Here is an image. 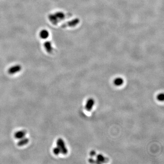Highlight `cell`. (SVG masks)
Listing matches in <instances>:
<instances>
[{
	"label": "cell",
	"mask_w": 164,
	"mask_h": 164,
	"mask_svg": "<svg viewBox=\"0 0 164 164\" xmlns=\"http://www.w3.org/2000/svg\"><path fill=\"white\" fill-rule=\"evenodd\" d=\"M57 146L59 148L61 151V153L63 155H66L68 153V149L66 148L65 143L64 140L61 139L59 138L57 141Z\"/></svg>",
	"instance_id": "obj_1"
},
{
	"label": "cell",
	"mask_w": 164,
	"mask_h": 164,
	"mask_svg": "<svg viewBox=\"0 0 164 164\" xmlns=\"http://www.w3.org/2000/svg\"><path fill=\"white\" fill-rule=\"evenodd\" d=\"M22 69V67L20 65H16L8 69V73L9 74H14L20 72Z\"/></svg>",
	"instance_id": "obj_2"
},
{
	"label": "cell",
	"mask_w": 164,
	"mask_h": 164,
	"mask_svg": "<svg viewBox=\"0 0 164 164\" xmlns=\"http://www.w3.org/2000/svg\"><path fill=\"white\" fill-rule=\"evenodd\" d=\"M94 105V100L93 99H89L87 101L85 105V109L87 111H90Z\"/></svg>",
	"instance_id": "obj_3"
},
{
	"label": "cell",
	"mask_w": 164,
	"mask_h": 164,
	"mask_svg": "<svg viewBox=\"0 0 164 164\" xmlns=\"http://www.w3.org/2000/svg\"><path fill=\"white\" fill-rule=\"evenodd\" d=\"M43 46L45 49L47 53H51L53 52V47H52V43L50 41H46L44 42Z\"/></svg>",
	"instance_id": "obj_4"
},
{
	"label": "cell",
	"mask_w": 164,
	"mask_h": 164,
	"mask_svg": "<svg viewBox=\"0 0 164 164\" xmlns=\"http://www.w3.org/2000/svg\"><path fill=\"white\" fill-rule=\"evenodd\" d=\"M27 132L25 130H20L14 134V137L17 139H21L25 136Z\"/></svg>",
	"instance_id": "obj_5"
},
{
	"label": "cell",
	"mask_w": 164,
	"mask_h": 164,
	"mask_svg": "<svg viewBox=\"0 0 164 164\" xmlns=\"http://www.w3.org/2000/svg\"><path fill=\"white\" fill-rule=\"evenodd\" d=\"M49 36V32L46 29L42 30L39 33L40 37H41V39H46Z\"/></svg>",
	"instance_id": "obj_6"
},
{
	"label": "cell",
	"mask_w": 164,
	"mask_h": 164,
	"mask_svg": "<svg viewBox=\"0 0 164 164\" xmlns=\"http://www.w3.org/2000/svg\"><path fill=\"white\" fill-rule=\"evenodd\" d=\"M96 159L101 163H106L109 161V159L108 158H105L103 155H101V154L97 155Z\"/></svg>",
	"instance_id": "obj_7"
},
{
	"label": "cell",
	"mask_w": 164,
	"mask_h": 164,
	"mask_svg": "<svg viewBox=\"0 0 164 164\" xmlns=\"http://www.w3.org/2000/svg\"><path fill=\"white\" fill-rule=\"evenodd\" d=\"M20 140L18 141L17 145L18 146H23L27 145L29 142V139L27 138H23L22 139H20Z\"/></svg>",
	"instance_id": "obj_8"
},
{
	"label": "cell",
	"mask_w": 164,
	"mask_h": 164,
	"mask_svg": "<svg viewBox=\"0 0 164 164\" xmlns=\"http://www.w3.org/2000/svg\"><path fill=\"white\" fill-rule=\"evenodd\" d=\"M48 19L49 20L51 23H52L53 24H56L57 23H58L59 20L56 17L54 14H50L48 16Z\"/></svg>",
	"instance_id": "obj_9"
},
{
	"label": "cell",
	"mask_w": 164,
	"mask_h": 164,
	"mask_svg": "<svg viewBox=\"0 0 164 164\" xmlns=\"http://www.w3.org/2000/svg\"><path fill=\"white\" fill-rule=\"evenodd\" d=\"M114 84L117 86L122 85L123 83V80L121 77L116 78L114 81Z\"/></svg>",
	"instance_id": "obj_10"
},
{
	"label": "cell",
	"mask_w": 164,
	"mask_h": 164,
	"mask_svg": "<svg viewBox=\"0 0 164 164\" xmlns=\"http://www.w3.org/2000/svg\"><path fill=\"white\" fill-rule=\"evenodd\" d=\"M54 15L58 19V20L63 19L64 17V14L61 12H57L56 13H55Z\"/></svg>",
	"instance_id": "obj_11"
},
{
	"label": "cell",
	"mask_w": 164,
	"mask_h": 164,
	"mask_svg": "<svg viewBox=\"0 0 164 164\" xmlns=\"http://www.w3.org/2000/svg\"><path fill=\"white\" fill-rule=\"evenodd\" d=\"M53 152L54 155H59L60 153H61V151L59 148L58 146H57L53 149Z\"/></svg>",
	"instance_id": "obj_12"
},
{
	"label": "cell",
	"mask_w": 164,
	"mask_h": 164,
	"mask_svg": "<svg viewBox=\"0 0 164 164\" xmlns=\"http://www.w3.org/2000/svg\"><path fill=\"white\" fill-rule=\"evenodd\" d=\"M88 162L90 163H92V164H101V163L100 162L99 160H98L97 159H94L93 158H90L88 159Z\"/></svg>",
	"instance_id": "obj_13"
},
{
	"label": "cell",
	"mask_w": 164,
	"mask_h": 164,
	"mask_svg": "<svg viewBox=\"0 0 164 164\" xmlns=\"http://www.w3.org/2000/svg\"><path fill=\"white\" fill-rule=\"evenodd\" d=\"M157 99L159 101H163L164 100V95L163 93L159 94L157 96Z\"/></svg>",
	"instance_id": "obj_14"
},
{
	"label": "cell",
	"mask_w": 164,
	"mask_h": 164,
	"mask_svg": "<svg viewBox=\"0 0 164 164\" xmlns=\"http://www.w3.org/2000/svg\"><path fill=\"white\" fill-rule=\"evenodd\" d=\"M89 155L91 156V157H94V156L96 155V153L95 151L94 150H92L90 152Z\"/></svg>",
	"instance_id": "obj_15"
}]
</instances>
